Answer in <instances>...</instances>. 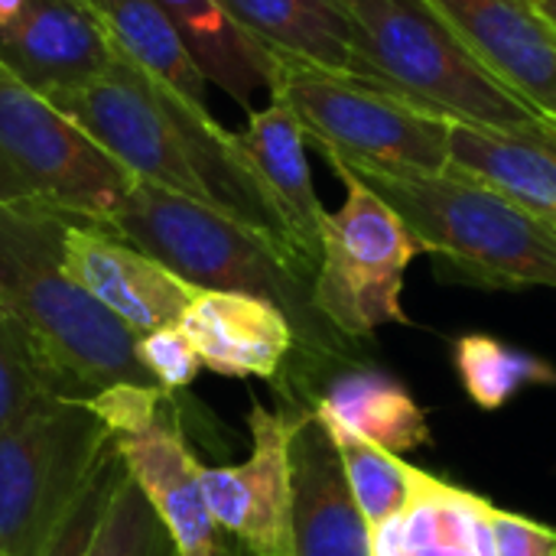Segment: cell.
Instances as JSON below:
<instances>
[{
  "label": "cell",
  "mask_w": 556,
  "mask_h": 556,
  "mask_svg": "<svg viewBox=\"0 0 556 556\" xmlns=\"http://www.w3.org/2000/svg\"><path fill=\"white\" fill-rule=\"evenodd\" d=\"M111 446L78 397H52L0 437V554L42 556Z\"/></svg>",
  "instance_id": "9"
},
{
  "label": "cell",
  "mask_w": 556,
  "mask_h": 556,
  "mask_svg": "<svg viewBox=\"0 0 556 556\" xmlns=\"http://www.w3.org/2000/svg\"><path fill=\"white\" fill-rule=\"evenodd\" d=\"M130 186L85 127L0 68V205L108 225Z\"/></svg>",
  "instance_id": "7"
},
{
  "label": "cell",
  "mask_w": 556,
  "mask_h": 556,
  "mask_svg": "<svg viewBox=\"0 0 556 556\" xmlns=\"http://www.w3.org/2000/svg\"><path fill=\"white\" fill-rule=\"evenodd\" d=\"M78 3L108 29V36L127 59L143 65L156 78L192 98L195 104H205L208 81L192 62V55L186 52L179 33L173 29L169 16L156 0H78Z\"/></svg>",
  "instance_id": "22"
},
{
  "label": "cell",
  "mask_w": 556,
  "mask_h": 556,
  "mask_svg": "<svg viewBox=\"0 0 556 556\" xmlns=\"http://www.w3.org/2000/svg\"><path fill=\"white\" fill-rule=\"evenodd\" d=\"M117 55L108 29L78 0H29L0 29V68L42 98L88 85Z\"/></svg>",
  "instance_id": "14"
},
{
  "label": "cell",
  "mask_w": 556,
  "mask_h": 556,
  "mask_svg": "<svg viewBox=\"0 0 556 556\" xmlns=\"http://www.w3.org/2000/svg\"><path fill=\"white\" fill-rule=\"evenodd\" d=\"M179 326L195 345L202 368L222 378L274 381L296 345L287 313L248 293L199 290Z\"/></svg>",
  "instance_id": "18"
},
{
  "label": "cell",
  "mask_w": 556,
  "mask_h": 556,
  "mask_svg": "<svg viewBox=\"0 0 556 556\" xmlns=\"http://www.w3.org/2000/svg\"><path fill=\"white\" fill-rule=\"evenodd\" d=\"M485 498L440 479L404 515L371 531V556H479V511Z\"/></svg>",
  "instance_id": "23"
},
{
  "label": "cell",
  "mask_w": 556,
  "mask_h": 556,
  "mask_svg": "<svg viewBox=\"0 0 556 556\" xmlns=\"http://www.w3.org/2000/svg\"><path fill=\"white\" fill-rule=\"evenodd\" d=\"M476 538L479 556H556V528L502 511L492 502H485L479 511Z\"/></svg>",
  "instance_id": "29"
},
{
  "label": "cell",
  "mask_w": 556,
  "mask_h": 556,
  "mask_svg": "<svg viewBox=\"0 0 556 556\" xmlns=\"http://www.w3.org/2000/svg\"><path fill=\"white\" fill-rule=\"evenodd\" d=\"M352 173L407 222L427 254L450 261L469 280L482 287L556 290V225L495 189L456 169L433 176Z\"/></svg>",
  "instance_id": "4"
},
{
  "label": "cell",
  "mask_w": 556,
  "mask_h": 556,
  "mask_svg": "<svg viewBox=\"0 0 556 556\" xmlns=\"http://www.w3.org/2000/svg\"><path fill=\"white\" fill-rule=\"evenodd\" d=\"M124 476H127V469H124L117 450L108 446L98 469L91 472V479L78 492L75 505L68 508V515L62 518L55 534L49 538L42 556H88L91 544H94V534L101 528V518H104L117 485L124 482Z\"/></svg>",
  "instance_id": "28"
},
{
  "label": "cell",
  "mask_w": 556,
  "mask_h": 556,
  "mask_svg": "<svg viewBox=\"0 0 556 556\" xmlns=\"http://www.w3.org/2000/svg\"><path fill=\"white\" fill-rule=\"evenodd\" d=\"M65 225L52 212L0 205V313L26 332L65 397L88 401L114 384L156 388L137 358V336L68 277Z\"/></svg>",
  "instance_id": "2"
},
{
  "label": "cell",
  "mask_w": 556,
  "mask_h": 556,
  "mask_svg": "<svg viewBox=\"0 0 556 556\" xmlns=\"http://www.w3.org/2000/svg\"><path fill=\"white\" fill-rule=\"evenodd\" d=\"M508 88L556 124V29L531 0H424Z\"/></svg>",
  "instance_id": "13"
},
{
  "label": "cell",
  "mask_w": 556,
  "mask_h": 556,
  "mask_svg": "<svg viewBox=\"0 0 556 556\" xmlns=\"http://www.w3.org/2000/svg\"><path fill=\"white\" fill-rule=\"evenodd\" d=\"M0 556H3V554H0Z\"/></svg>",
  "instance_id": "35"
},
{
  "label": "cell",
  "mask_w": 556,
  "mask_h": 556,
  "mask_svg": "<svg viewBox=\"0 0 556 556\" xmlns=\"http://www.w3.org/2000/svg\"><path fill=\"white\" fill-rule=\"evenodd\" d=\"M241 150L261 179L293 251L303 267L316 277L323 254V218L326 208L316 195L309 160H306V134L293 114V108L270 94V104L248 114V127L238 134Z\"/></svg>",
  "instance_id": "16"
},
{
  "label": "cell",
  "mask_w": 556,
  "mask_h": 556,
  "mask_svg": "<svg viewBox=\"0 0 556 556\" xmlns=\"http://www.w3.org/2000/svg\"><path fill=\"white\" fill-rule=\"evenodd\" d=\"M228 556H248L241 547H228Z\"/></svg>",
  "instance_id": "33"
},
{
  "label": "cell",
  "mask_w": 556,
  "mask_h": 556,
  "mask_svg": "<svg viewBox=\"0 0 556 556\" xmlns=\"http://www.w3.org/2000/svg\"><path fill=\"white\" fill-rule=\"evenodd\" d=\"M450 169L556 225V127L450 124Z\"/></svg>",
  "instance_id": "19"
},
{
  "label": "cell",
  "mask_w": 556,
  "mask_h": 556,
  "mask_svg": "<svg viewBox=\"0 0 556 556\" xmlns=\"http://www.w3.org/2000/svg\"><path fill=\"white\" fill-rule=\"evenodd\" d=\"M88 407L108 427L111 446L166 525L179 556H225L222 531L202 492V463L186 440L176 394L147 384H114L88 397Z\"/></svg>",
  "instance_id": "10"
},
{
  "label": "cell",
  "mask_w": 556,
  "mask_h": 556,
  "mask_svg": "<svg viewBox=\"0 0 556 556\" xmlns=\"http://www.w3.org/2000/svg\"><path fill=\"white\" fill-rule=\"evenodd\" d=\"M186 52L228 98L251 111L257 91L274 88V55L235 20L225 0H156Z\"/></svg>",
  "instance_id": "20"
},
{
  "label": "cell",
  "mask_w": 556,
  "mask_h": 556,
  "mask_svg": "<svg viewBox=\"0 0 556 556\" xmlns=\"http://www.w3.org/2000/svg\"><path fill=\"white\" fill-rule=\"evenodd\" d=\"M270 94L293 108L306 143H316L326 160L384 176H433L450 169L453 121L388 88L296 59H274Z\"/></svg>",
  "instance_id": "5"
},
{
  "label": "cell",
  "mask_w": 556,
  "mask_h": 556,
  "mask_svg": "<svg viewBox=\"0 0 556 556\" xmlns=\"http://www.w3.org/2000/svg\"><path fill=\"white\" fill-rule=\"evenodd\" d=\"M531 3H534V10L556 29V0H531Z\"/></svg>",
  "instance_id": "32"
},
{
  "label": "cell",
  "mask_w": 556,
  "mask_h": 556,
  "mask_svg": "<svg viewBox=\"0 0 556 556\" xmlns=\"http://www.w3.org/2000/svg\"><path fill=\"white\" fill-rule=\"evenodd\" d=\"M384 81L407 101L463 124H551L534 104L485 68L424 0H339ZM556 127V124H554Z\"/></svg>",
  "instance_id": "6"
},
{
  "label": "cell",
  "mask_w": 556,
  "mask_h": 556,
  "mask_svg": "<svg viewBox=\"0 0 556 556\" xmlns=\"http://www.w3.org/2000/svg\"><path fill=\"white\" fill-rule=\"evenodd\" d=\"M26 7H29V0H0V29L10 26Z\"/></svg>",
  "instance_id": "31"
},
{
  "label": "cell",
  "mask_w": 556,
  "mask_h": 556,
  "mask_svg": "<svg viewBox=\"0 0 556 556\" xmlns=\"http://www.w3.org/2000/svg\"><path fill=\"white\" fill-rule=\"evenodd\" d=\"M251 453L238 466H202L215 528L248 556H293V414L251 407Z\"/></svg>",
  "instance_id": "11"
},
{
  "label": "cell",
  "mask_w": 556,
  "mask_h": 556,
  "mask_svg": "<svg viewBox=\"0 0 556 556\" xmlns=\"http://www.w3.org/2000/svg\"><path fill=\"white\" fill-rule=\"evenodd\" d=\"M88 556H179V551L153 505L143 498L134 479L124 476Z\"/></svg>",
  "instance_id": "27"
},
{
  "label": "cell",
  "mask_w": 556,
  "mask_h": 556,
  "mask_svg": "<svg viewBox=\"0 0 556 556\" xmlns=\"http://www.w3.org/2000/svg\"><path fill=\"white\" fill-rule=\"evenodd\" d=\"M137 358L147 368V375L153 378V384L169 394L189 388L202 371V358H199L195 345L189 342V336L182 332V326H166L150 336H140Z\"/></svg>",
  "instance_id": "30"
},
{
  "label": "cell",
  "mask_w": 556,
  "mask_h": 556,
  "mask_svg": "<svg viewBox=\"0 0 556 556\" xmlns=\"http://www.w3.org/2000/svg\"><path fill=\"white\" fill-rule=\"evenodd\" d=\"M323 424L336 443V453H339V463L345 469L352 498H355L368 531L404 515L414 502H420L427 492H433L440 485L437 476L410 466L404 456L381 450L378 443L352 433L349 427H342L329 417H323Z\"/></svg>",
  "instance_id": "24"
},
{
  "label": "cell",
  "mask_w": 556,
  "mask_h": 556,
  "mask_svg": "<svg viewBox=\"0 0 556 556\" xmlns=\"http://www.w3.org/2000/svg\"><path fill=\"white\" fill-rule=\"evenodd\" d=\"M225 556H228V547H225Z\"/></svg>",
  "instance_id": "34"
},
{
  "label": "cell",
  "mask_w": 556,
  "mask_h": 556,
  "mask_svg": "<svg viewBox=\"0 0 556 556\" xmlns=\"http://www.w3.org/2000/svg\"><path fill=\"white\" fill-rule=\"evenodd\" d=\"M313 410L397 456L430 443V424L420 404L407 388L378 371L342 375Z\"/></svg>",
  "instance_id": "21"
},
{
  "label": "cell",
  "mask_w": 556,
  "mask_h": 556,
  "mask_svg": "<svg viewBox=\"0 0 556 556\" xmlns=\"http://www.w3.org/2000/svg\"><path fill=\"white\" fill-rule=\"evenodd\" d=\"M62 264L68 277L101 303L137 339L179 326L199 290L169 267L88 222H68L62 235Z\"/></svg>",
  "instance_id": "12"
},
{
  "label": "cell",
  "mask_w": 556,
  "mask_h": 556,
  "mask_svg": "<svg viewBox=\"0 0 556 556\" xmlns=\"http://www.w3.org/2000/svg\"><path fill=\"white\" fill-rule=\"evenodd\" d=\"M456 368L466 394L482 410H502L525 388L556 384L554 365L492 336H463L456 342Z\"/></svg>",
  "instance_id": "25"
},
{
  "label": "cell",
  "mask_w": 556,
  "mask_h": 556,
  "mask_svg": "<svg viewBox=\"0 0 556 556\" xmlns=\"http://www.w3.org/2000/svg\"><path fill=\"white\" fill-rule=\"evenodd\" d=\"M65 397L26 332L0 313V437L39 404Z\"/></svg>",
  "instance_id": "26"
},
{
  "label": "cell",
  "mask_w": 556,
  "mask_h": 556,
  "mask_svg": "<svg viewBox=\"0 0 556 556\" xmlns=\"http://www.w3.org/2000/svg\"><path fill=\"white\" fill-rule=\"evenodd\" d=\"M130 241L195 290L248 293L287 313L296 345L326 358L345 355L342 339L313 300L306 277L277 244L212 205L134 179L121 208L101 225Z\"/></svg>",
  "instance_id": "3"
},
{
  "label": "cell",
  "mask_w": 556,
  "mask_h": 556,
  "mask_svg": "<svg viewBox=\"0 0 556 556\" xmlns=\"http://www.w3.org/2000/svg\"><path fill=\"white\" fill-rule=\"evenodd\" d=\"M85 127L134 179L179 192L277 244L306 277L238 134L124 52L88 85L49 98Z\"/></svg>",
  "instance_id": "1"
},
{
  "label": "cell",
  "mask_w": 556,
  "mask_h": 556,
  "mask_svg": "<svg viewBox=\"0 0 556 556\" xmlns=\"http://www.w3.org/2000/svg\"><path fill=\"white\" fill-rule=\"evenodd\" d=\"M293 556H371V531L352 498L336 443L316 410L296 414Z\"/></svg>",
  "instance_id": "15"
},
{
  "label": "cell",
  "mask_w": 556,
  "mask_h": 556,
  "mask_svg": "<svg viewBox=\"0 0 556 556\" xmlns=\"http://www.w3.org/2000/svg\"><path fill=\"white\" fill-rule=\"evenodd\" d=\"M345 182V199L323 218V254L313 300L342 339H365L381 326L407 323L404 277L420 241L407 222L345 163L329 160Z\"/></svg>",
  "instance_id": "8"
},
{
  "label": "cell",
  "mask_w": 556,
  "mask_h": 556,
  "mask_svg": "<svg viewBox=\"0 0 556 556\" xmlns=\"http://www.w3.org/2000/svg\"><path fill=\"white\" fill-rule=\"evenodd\" d=\"M235 20L274 55L394 91L339 0H225ZM397 94V91H394Z\"/></svg>",
  "instance_id": "17"
}]
</instances>
